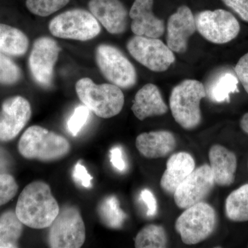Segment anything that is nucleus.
Wrapping results in <instances>:
<instances>
[{
    "mask_svg": "<svg viewBox=\"0 0 248 248\" xmlns=\"http://www.w3.org/2000/svg\"><path fill=\"white\" fill-rule=\"evenodd\" d=\"M60 210L48 184L36 181L21 192L16 213L23 224L33 229H45L53 223Z\"/></svg>",
    "mask_w": 248,
    "mask_h": 248,
    "instance_id": "obj_1",
    "label": "nucleus"
},
{
    "mask_svg": "<svg viewBox=\"0 0 248 248\" xmlns=\"http://www.w3.org/2000/svg\"><path fill=\"white\" fill-rule=\"evenodd\" d=\"M69 141L62 135L40 125H32L23 133L18 151L27 159L51 162L63 159L69 154Z\"/></svg>",
    "mask_w": 248,
    "mask_h": 248,
    "instance_id": "obj_2",
    "label": "nucleus"
},
{
    "mask_svg": "<svg viewBox=\"0 0 248 248\" xmlns=\"http://www.w3.org/2000/svg\"><path fill=\"white\" fill-rule=\"evenodd\" d=\"M206 97L204 85L195 79H186L173 88L170 96L172 117L186 130L197 128L202 122L201 101Z\"/></svg>",
    "mask_w": 248,
    "mask_h": 248,
    "instance_id": "obj_3",
    "label": "nucleus"
},
{
    "mask_svg": "<svg viewBox=\"0 0 248 248\" xmlns=\"http://www.w3.org/2000/svg\"><path fill=\"white\" fill-rule=\"evenodd\" d=\"M78 97L97 117L108 119L121 112L124 105L122 89L112 84H97L90 78L80 79L76 84Z\"/></svg>",
    "mask_w": 248,
    "mask_h": 248,
    "instance_id": "obj_4",
    "label": "nucleus"
},
{
    "mask_svg": "<svg viewBox=\"0 0 248 248\" xmlns=\"http://www.w3.org/2000/svg\"><path fill=\"white\" fill-rule=\"evenodd\" d=\"M50 33L58 38L86 42L99 35L102 28L90 11L68 10L58 15L48 24Z\"/></svg>",
    "mask_w": 248,
    "mask_h": 248,
    "instance_id": "obj_5",
    "label": "nucleus"
},
{
    "mask_svg": "<svg viewBox=\"0 0 248 248\" xmlns=\"http://www.w3.org/2000/svg\"><path fill=\"white\" fill-rule=\"evenodd\" d=\"M85 241L86 227L79 209L71 205L62 207L49 227V247L79 248Z\"/></svg>",
    "mask_w": 248,
    "mask_h": 248,
    "instance_id": "obj_6",
    "label": "nucleus"
},
{
    "mask_svg": "<svg viewBox=\"0 0 248 248\" xmlns=\"http://www.w3.org/2000/svg\"><path fill=\"white\" fill-rule=\"evenodd\" d=\"M95 60L99 71L110 84L125 89L136 84L138 73L135 66L117 47L107 44L98 45Z\"/></svg>",
    "mask_w": 248,
    "mask_h": 248,
    "instance_id": "obj_7",
    "label": "nucleus"
},
{
    "mask_svg": "<svg viewBox=\"0 0 248 248\" xmlns=\"http://www.w3.org/2000/svg\"><path fill=\"white\" fill-rule=\"evenodd\" d=\"M216 223L215 209L202 202L186 209L176 221L175 230L184 244L195 245L206 239L215 231Z\"/></svg>",
    "mask_w": 248,
    "mask_h": 248,
    "instance_id": "obj_8",
    "label": "nucleus"
},
{
    "mask_svg": "<svg viewBox=\"0 0 248 248\" xmlns=\"http://www.w3.org/2000/svg\"><path fill=\"white\" fill-rule=\"evenodd\" d=\"M126 48L139 63L150 71H167L175 62L174 52L159 38L135 35L129 40Z\"/></svg>",
    "mask_w": 248,
    "mask_h": 248,
    "instance_id": "obj_9",
    "label": "nucleus"
},
{
    "mask_svg": "<svg viewBox=\"0 0 248 248\" xmlns=\"http://www.w3.org/2000/svg\"><path fill=\"white\" fill-rule=\"evenodd\" d=\"M195 17L197 31L200 35L216 45H224L234 40L241 31L239 21L226 10H206Z\"/></svg>",
    "mask_w": 248,
    "mask_h": 248,
    "instance_id": "obj_10",
    "label": "nucleus"
},
{
    "mask_svg": "<svg viewBox=\"0 0 248 248\" xmlns=\"http://www.w3.org/2000/svg\"><path fill=\"white\" fill-rule=\"evenodd\" d=\"M60 50L58 42L50 37L44 36L34 42L29 55V69L36 83L42 87L48 88L53 82Z\"/></svg>",
    "mask_w": 248,
    "mask_h": 248,
    "instance_id": "obj_11",
    "label": "nucleus"
},
{
    "mask_svg": "<svg viewBox=\"0 0 248 248\" xmlns=\"http://www.w3.org/2000/svg\"><path fill=\"white\" fill-rule=\"evenodd\" d=\"M215 185L210 165L195 169L177 187L174 200L179 208L187 209L203 202Z\"/></svg>",
    "mask_w": 248,
    "mask_h": 248,
    "instance_id": "obj_12",
    "label": "nucleus"
},
{
    "mask_svg": "<svg viewBox=\"0 0 248 248\" xmlns=\"http://www.w3.org/2000/svg\"><path fill=\"white\" fill-rule=\"evenodd\" d=\"M32 116L30 103L22 96L5 99L0 110V141H12L20 133Z\"/></svg>",
    "mask_w": 248,
    "mask_h": 248,
    "instance_id": "obj_13",
    "label": "nucleus"
},
{
    "mask_svg": "<svg viewBox=\"0 0 248 248\" xmlns=\"http://www.w3.org/2000/svg\"><path fill=\"white\" fill-rule=\"evenodd\" d=\"M197 31L195 17L188 6L183 5L170 16L167 23L166 42L174 53H184L189 39Z\"/></svg>",
    "mask_w": 248,
    "mask_h": 248,
    "instance_id": "obj_14",
    "label": "nucleus"
},
{
    "mask_svg": "<svg viewBox=\"0 0 248 248\" xmlns=\"http://www.w3.org/2000/svg\"><path fill=\"white\" fill-rule=\"evenodd\" d=\"M89 9L109 33L120 35L126 31L129 12L121 0H90Z\"/></svg>",
    "mask_w": 248,
    "mask_h": 248,
    "instance_id": "obj_15",
    "label": "nucleus"
},
{
    "mask_svg": "<svg viewBox=\"0 0 248 248\" xmlns=\"http://www.w3.org/2000/svg\"><path fill=\"white\" fill-rule=\"evenodd\" d=\"M154 0H135L129 11L131 30L135 35L159 38L164 35L165 23L153 13Z\"/></svg>",
    "mask_w": 248,
    "mask_h": 248,
    "instance_id": "obj_16",
    "label": "nucleus"
},
{
    "mask_svg": "<svg viewBox=\"0 0 248 248\" xmlns=\"http://www.w3.org/2000/svg\"><path fill=\"white\" fill-rule=\"evenodd\" d=\"M195 169V159L189 153L180 152L172 155L168 160L160 182L161 188L169 195H174L179 186Z\"/></svg>",
    "mask_w": 248,
    "mask_h": 248,
    "instance_id": "obj_17",
    "label": "nucleus"
},
{
    "mask_svg": "<svg viewBox=\"0 0 248 248\" xmlns=\"http://www.w3.org/2000/svg\"><path fill=\"white\" fill-rule=\"evenodd\" d=\"M209 161L215 184L229 186L234 182L237 158L232 151L221 145H214L209 151Z\"/></svg>",
    "mask_w": 248,
    "mask_h": 248,
    "instance_id": "obj_18",
    "label": "nucleus"
},
{
    "mask_svg": "<svg viewBox=\"0 0 248 248\" xmlns=\"http://www.w3.org/2000/svg\"><path fill=\"white\" fill-rule=\"evenodd\" d=\"M137 149L148 159H158L170 154L177 147V140L167 130L140 134L136 139Z\"/></svg>",
    "mask_w": 248,
    "mask_h": 248,
    "instance_id": "obj_19",
    "label": "nucleus"
},
{
    "mask_svg": "<svg viewBox=\"0 0 248 248\" xmlns=\"http://www.w3.org/2000/svg\"><path fill=\"white\" fill-rule=\"evenodd\" d=\"M131 109L134 115L140 121L164 115L169 110L159 88L153 84H147L139 90Z\"/></svg>",
    "mask_w": 248,
    "mask_h": 248,
    "instance_id": "obj_20",
    "label": "nucleus"
},
{
    "mask_svg": "<svg viewBox=\"0 0 248 248\" xmlns=\"http://www.w3.org/2000/svg\"><path fill=\"white\" fill-rule=\"evenodd\" d=\"M239 79L234 71L223 70L212 79L205 89L206 96L214 103L229 102L232 94L239 92Z\"/></svg>",
    "mask_w": 248,
    "mask_h": 248,
    "instance_id": "obj_21",
    "label": "nucleus"
},
{
    "mask_svg": "<svg viewBox=\"0 0 248 248\" xmlns=\"http://www.w3.org/2000/svg\"><path fill=\"white\" fill-rule=\"evenodd\" d=\"M29 46V38L23 31L0 23V52L11 56H22Z\"/></svg>",
    "mask_w": 248,
    "mask_h": 248,
    "instance_id": "obj_22",
    "label": "nucleus"
},
{
    "mask_svg": "<svg viewBox=\"0 0 248 248\" xmlns=\"http://www.w3.org/2000/svg\"><path fill=\"white\" fill-rule=\"evenodd\" d=\"M16 212H5L0 216V248H18L24 226Z\"/></svg>",
    "mask_w": 248,
    "mask_h": 248,
    "instance_id": "obj_23",
    "label": "nucleus"
},
{
    "mask_svg": "<svg viewBox=\"0 0 248 248\" xmlns=\"http://www.w3.org/2000/svg\"><path fill=\"white\" fill-rule=\"evenodd\" d=\"M226 215L234 222L248 221V184L232 192L226 200Z\"/></svg>",
    "mask_w": 248,
    "mask_h": 248,
    "instance_id": "obj_24",
    "label": "nucleus"
},
{
    "mask_svg": "<svg viewBox=\"0 0 248 248\" xmlns=\"http://www.w3.org/2000/svg\"><path fill=\"white\" fill-rule=\"evenodd\" d=\"M98 215L103 223L112 229H120L126 218V215L120 208V202L115 196H108L100 202Z\"/></svg>",
    "mask_w": 248,
    "mask_h": 248,
    "instance_id": "obj_25",
    "label": "nucleus"
},
{
    "mask_svg": "<svg viewBox=\"0 0 248 248\" xmlns=\"http://www.w3.org/2000/svg\"><path fill=\"white\" fill-rule=\"evenodd\" d=\"M166 231L162 226L150 224L139 232L135 240L137 248H164L167 246Z\"/></svg>",
    "mask_w": 248,
    "mask_h": 248,
    "instance_id": "obj_26",
    "label": "nucleus"
},
{
    "mask_svg": "<svg viewBox=\"0 0 248 248\" xmlns=\"http://www.w3.org/2000/svg\"><path fill=\"white\" fill-rule=\"evenodd\" d=\"M22 78L19 67L7 55L0 52V84L12 86L19 82Z\"/></svg>",
    "mask_w": 248,
    "mask_h": 248,
    "instance_id": "obj_27",
    "label": "nucleus"
},
{
    "mask_svg": "<svg viewBox=\"0 0 248 248\" xmlns=\"http://www.w3.org/2000/svg\"><path fill=\"white\" fill-rule=\"evenodd\" d=\"M70 0H26V6L31 14L40 17H47L60 11Z\"/></svg>",
    "mask_w": 248,
    "mask_h": 248,
    "instance_id": "obj_28",
    "label": "nucleus"
},
{
    "mask_svg": "<svg viewBox=\"0 0 248 248\" xmlns=\"http://www.w3.org/2000/svg\"><path fill=\"white\" fill-rule=\"evenodd\" d=\"M90 112L91 110L89 108L85 105H79L76 108L74 112L67 122V129L73 136H77L87 123Z\"/></svg>",
    "mask_w": 248,
    "mask_h": 248,
    "instance_id": "obj_29",
    "label": "nucleus"
},
{
    "mask_svg": "<svg viewBox=\"0 0 248 248\" xmlns=\"http://www.w3.org/2000/svg\"><path fill=\"white\" fill-rule=\"evenodd\" d=\"M18 185L11 174H0V206L7 203L17 193Z\"/></svg>",
    "mask_w": 248,
    "mask_h": 248,
    "instance_id": "obj_30",
    "label": "nucleus"
},
{
    "mask_svg": "<svg viewBox=\"0 0 248 248\" xmlns=\"http://www.w3.org/2000/svg\"><path fill=\"white\" fill-rule=\"evenodd\" d=\"M234 71L248 94V52L239 59L234 67Z\"/></svg>",
    "mask_w": 248,
    "mask_h": 248,
    "instance_id": "obj_31",
    "label": "nucleus"
},
{
    "mask_svg": "<svg viewBox=\"0 0 248 248\" xmlns=\"http://www.w3.org/2000/svg\"><path fill=\"white\" fill-rule=\"evenodd\" d=\"M73 176L75 181L80 186L86 188H89L92 186V176L81 163L78 162L75 166Z\"/></svg>",
    "mask_w": 248,
    "mask_h": 248,
    "instance_id": "obj_32",
    "label": "nucleus"
},
{
    "mask_svg": "<svg viewBox=\"0 0 248 248\" xmlns=\"http://www.w3.org/2000/svg\"><path fill=\"white\" fill-rule=\"evenodd\" d=\"M245 22H248V0H221Z\"/></svg>",
    "mask_w": 248,
    "mask_h": 248,
    "instance_id": "obj_33",
    "label": "nucleus"
},
{
    "mask_svg": "<svg viewBox=\"0 0 248 248\" xmlns=\"http://www.w3.org/2000/svg\"><path fill=\"white\" fill-rule=\"evenodd\" d=\"M110 162L114 168L120 172H124L126 169V164L124 159L123 151L120 146H115L110 150Z\"/></svg>",
    "mask_w": 248,
    "mask_h": 248,
    "instance_id": "obj_34",
    "label": "nucleus"
},
{
    "mask_svg": "<svg viewBox=\"0 0 248 248\" xmlns=\"http://www.w3.org/2000/svg\"><path fill=\"white\" fill-rule=\"evenodd\" d=\"M140 196H141V200L146 204L147 215L148 217H154L157 210V204L153 192L148 189H145L141 191Z\"/></svg>",
    "mask_w": 248,
    "mask_h": 248,
    "instance_id": "obj_35",
    "label": "nucleus"
},
{
    "mask_svg": "<svg viewBox=\"0 0 248 248\" xmlns=\"http://www.w3.org/2000/svg\"><path fill=\"white\" fill-rule=\"evenodd\" d=\"M11 166V158L4 148L0 147V174H6Z\"/></svg>",
    "mask_w": 248,
    "mask_h": 248,
    "instance_id": "obj_36",
    "label": "nucleus"
},
{
    "mask_svg": "<svg viewBox=\"0 0 248 248\" xmlns=\"http://www.w3.org/2000/svg\"><path fill=\"white\" fill-rule=\"evenodd\" d=\"M240 127L245 133L248 135V112L241 117L240 120Z\"/></svg>",
    "mask_w": 248,
    "mask_h": 248,
    "instance_id": "obj_37",
    "label": "nucleus"
}]
</instances>
